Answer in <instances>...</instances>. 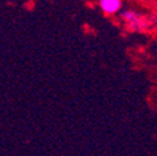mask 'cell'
<instances>
[{
    "label": "cell",
    "mask_w": 157,
    "mask_h": 156,
    "mask_svg": "<svg viewBox=\"0 0 157 156\" xmlns=\"http://www.w3.org/2000/svg\"><path fill=\"white\" fill-rule=\"evenodd\" d=\"M100 6L104 13L113 14L121 9V0H101Z\"/></svg>",
    "instance_id": "6da1fadb"
},
{
    "label": "cell",
    "mask_w": 157,
    "mask_h": 156,
    "mask_svg": "<svg viewBox=\"0 0 157 156\" xmlns=\"http://www.w3.org/2000/svg\"><path fill=\"white\" fill-rule=\"evenodd\" d=\"M122 18L127 23H130V25L132 26V29H139L141 26V20H140V16L135 14L133 11H125L122 13Z\"/></svg>",
    "instance_id": "7a4b0ae2"
}]
</instances>
